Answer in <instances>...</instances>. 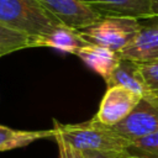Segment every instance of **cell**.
<instances>
[{
	"mask_svg": "<svg viewBox=\"0 0 158 158\" xmlns=\"http://www.w3.org/2000/svg\"><path fill=\"white\" fill-rule=\"evenodd\" d=\"M141 20L126 16H102L91 26L79 30L83 38L115 52H121L138 35Z\"/></svg>",
	"mask_w": 158,
	"mask_h": 158,
	"instance_id": "3",
	"label": "cell"
},
{
	"mask_svg": "<svg viewBox=\"0 0 158 158\" xmlns=\"http://www.w3.org/2000/svg\"><path fill=\"white\" fill-rule=\"evenodd\" d=\"M54 135H56L54 128L40 130V131H23V130H14L0 125V152L26 147L37 139L54 137Z\"/></svg>",
	"mask_w": 158,
	"mask_h": 158,
	"instance_id": "12",
	"label": "cell"
},
{
	"mask_svg": "<svg viewBox=\"0 0 158 158\" xmlns=\"http://www.w3.org/2000/svg\"><path fill=\"white\" fill-rule=\"evenodd\" d=\"M141 99L139 95L123 86L107 88L94 117L99 122L112 127L127 117Z\"/></svg>",
	"mask_w": 158,
	"mask_h": 158,
	"instance_id": "6",
	"label": "cell"
},
{
	"mask_svg": "<svg viewBox=\"0 0 158 158\" xmlns=\"http://www.w3.org/2000/svg\"><path fill=\"white\" fill-rule=\"evenodd\" d=\"M112 128L130 142L158 131V101L142 98L128 116Z\"/></svg>",
	"mask_w": 158,
	"mask_h": 158,
	"instance_id": "4",
	"label": "cell"
},
{
	"mask_svg": "<svg viewBox=\"0 0 158 158\" xmlns=\"http://www.w3.org/2000/svg\"><path fill=\"white\" fill-rule=\"evenodd\" d=\"M56 131L74 148L126 154L131 142L120 136L112 127L99 122L95 117L80 123L62 125L54 121Z\"/></svg>",
	"mask_w": 158,
	"mask_h": 158,
	"instance_id": "1",
	"label": "cell"
},
{
	"mask_svg": "<svg viewBox=\"0 0 158 158\" xmlns=\"http://www.w3.org/2000/svg\"><path fill=\"white\" fill-rule=\"evenodd\" d=\"M75 56L79 57L91 70L99 74L105 81L110 79L111 74L115 72L122 59L118 52L91 43L81 47L75 53Z\"/></svg>",
	"mask_w": 158,
	"mask_h": 158,
	"instance_id": "9",
	"label": "cell"
},
{
	"mask_svg": "<svg viewBox=\"0 0 158 158\" xmlns=\"http://www.w3.org/2000/svg\"><path fill=\"white\" fill-rule=\"evenodd\" d=\"M85 158H127L123 153H109V152H96V151H84Z\"/></svg>",
	"mask_w": 158,
	"mask_h": 158,
	"instance_id": "17",
	"label": "cell"
},
{
	"mask_svg": "<svg viewBox=\"0 0 158 158\" xmlns=\"http://www.w3.org/2000/svg\"><path fill=\"white\" fill-rule=\"evenodd\" d=\"M151 12L152 17H158V0H151Z\"/></svg>",
	"mask_w": 158,
	"mask_h": 158,
	"instance_id": "18",
	"label": "cell"
},
{
	"mask_svg": "<svg viewBox=\"0 0 158 158\" xmlns=\"http://www.w3.org/2000/svg\"><path fill=\"white\" fill-rule=\"evenodd\" d=\"M86 44H89V42L83 38L79 30L59 25L52 32L35 38L33 47H51L65 53L75 54L81 47Z\"/></svg>",
	"mask_w": 158,
	"mask_h": 158,
	"instance_id": "10",
	"label": "cell"
},
{
	"mask_svg": "<svg viewBox=\"0 0 158 158\" xmlns=\"http://www.w3.org/2000/svg\"><path fill=\"white\" fill-rule=\"evenodd\" d=\"M102 16L151 19V0H83Z\"/></svg>",
	"mask_w": 158,
	"mask_h": 158,
	"instance_id": "8",
	"label": "cell"
},
{
	"mask_svg": "<svg viewBox=\"0 0 158 158\" xmlns=\"http://www.w3.org/2000/svg\"><path fill=\"white\" fill-rule=\"evenodd\" d=\"M141 74L144 79L149 98L158 101V60L149 63H138Z\"/></svg>",
	"mask_w": 158,
	"mask_h": 158,
	"instance_id": "15",
	"label": "cell"
},
{
	"mask_svg": "<svg viewBox=\"0 0 158 158\" xmlns=\"http://www.w3.org/2000/svg\"><path fill=\"white\" fill-rule=\"evenodd\" d=\"M122 59L137 63L158 60V17L141 20V30L135 40L120 52Z\"/></svg>",
	"mask_w": 158,
	"mask_h": 158,
	"instance_id": "7",
	"label": "cell"
},
{
	"mask_svg": "<svg viewBox=\"0 0 158 158\" xmlns=\"http://www.w3.org/2000/svg\"><path fill=\"white\" fill-rule=\"evenodd\" d=\"M35 46V38L22 32L11 30L0 23V57L12 52L31 48Z\"/></svg>",
	"mask_w": 158,
	"mask_h": 158,
	"instance_id": "13",
	"label": "cell"
},
{
	"mask_svg": "<svg viewBox=\"0 0 158 158\" xmlns=\"http://www.w3.org/2000/svg\"><path fill=\"white\" fill-rule=\"evenodd\" d=\"M126 156L131 158H158V131L131 142Z\"/></svg>",
	"mask_w": 158,
	"mask_h": 158,
	"instance_id": "14",
	"label": "cell"
},
{
	"mask_svg": "<svg viewBox=\"0 0 158 158\" xmlns=\"http://www.w3.org/2000/svg\"><path fill=\"white\" fill-rule=\"evenodd\" d=\"M62 25L83 30L98 22L102 15L83 0H38Z\"/></svg>",
	"mask_w": 158,
	"mask_h": 158,
	"instance_id": "5",
	"label": "cell"
},
{
	"mask_svg": "<svg viewBox=\"0 0 158 158\" xmlns=\"http://www.w3.org/2000/svg\"><path fill=\"white\" fill-rule=\"evenodd\" d=\"M56 130V128H54ZM54 138L58 144V151H59V158H85L83 151L74 148L69 142H67L57 131L54 135Z\"/></svg>",
	"mask_w": 158,
	"mask_h": 158,
	"instance_id": "16",
	"label": "cell"
},
{
	"mask_svg": "<svg viewBox=\"0 0 158 158\" xmlns=\"http://www.w3.org/2000/svg\"><path fill=\"white\" fill-rule=\"evenodd\" d=\"M107 88L111 86H123L135 94L144 99H151L144 79L139 70V64L133 60L121 59L120 64L111 74L110 79L106 81Z\"/></svg>",
	"mask_w": 158,
	"mask_h": 158,
	"instance_id": "11",
	"label": "cell"
},
{
	"mask_svg": "<svg viewBox=\"0 0 158 158\" xmlns=\"http://www.w3.org/2000/svg\"><path fill=\"white\" fill-rule=\"evenodd\" d=\"M0 23L33 38L62 25L38 0H0Z\"/></svg>",
	"mask_w": 158,
	"mask_h": 158,
	"instance_id": "2",
	"label": "cell"
},
{
	"mask_svg": "<svg viewBox=\"0 0 158 158\" xmlns=\"http://www.w3.org/2000/svg\"><path fill=\"white\" fill-rule=\"evenodd\" d=\"M127 158H131V157H127Z\"/></svg>",
	"mask_w": 158,
	"mask_h": 158,
	"instance_id": "19",
	"label": "cell"
}]
</instances>
